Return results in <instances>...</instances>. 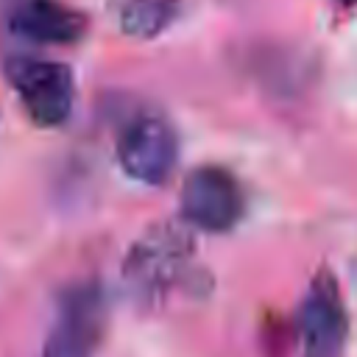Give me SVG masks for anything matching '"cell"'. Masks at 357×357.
<instances>
[{
  "label": "cell",
  "instance_id": "obj_1",
  "mask_svg": "<svg viewBox=\"0 0 357 357\" xmlns=\"http://www.w3.org/2000/svg\"><path fill=\"white\" fill-rule=\"evenodd\" d=\"M192 257L195 237L190 223L159 220L131 243L120 276L137 304L156 307L187 279Z\"/></svg>",
  "mask_w": 357,
  "mask_h": 357
},
{
  "label": "cell",
  "instance_id": "obj_2",
  "mask_svg": "<svg viewBox=\"0 0 357 357\" xmlns=\"http://www.w3.org/2000/svg\"><path fill=\"white\" fill-rule=\"evenodd\" d=\"M106 293L95 279L61 290L42 357H95L106 332Z\"/></svg>",
  "mask_w": 357,
  "mask_h": 357
},
{
  "label": "cell",
  "instance_id": "obj_3",
  "mask_svg": "<svg viewBox=\"0 0 357 357\" xmlns=\"http://www.w3.org/2000/svg\"><path fill=\"white\" fill-rule=\"evenodd\" d=\"M3 75L36 126L56 128L70 117L75 100V81L73 70L64 61L8 56L3 61Z\"/></svg>",
  "mask_w": 357,
  "mask_h": 357
},
{
  "label": "cell",
  "instance_id": "obj_4",
  "mask_svg": "<svg viewBox=\"0 0 357 357\" xmlns=\"http://www.w3.org/2000/svg\"><path fill=\"white\" fill-rule=\"evenodd\" d=\"M117 162L123 173L142 184H165L178 162V137L159 112L131 114L117 134Z\"/></svg>",
  "mask_w": 357,
  "mask_h": 357
},
{
  "label": "cell",
  "instance_id": "obj_5",
  "mask_svg": "<svg viewBox=\"0 0 357 357\" xmlns=\"http://www.w3.org/2000/svg\"><path fill=\"white\" fill-rule=\"evenodd\" d=\"M178 206L184 223L220 234L240 223L245 212V195L240 181L226 167L201 165L184 178Z\"/></svg>",
  "mask_w": 357,
  "mask_h": 357
},
{
  "label": "cell",
  "instance_id": "obj_6",
  "mask_svg": "<svg viewBox=\"0 0 357 357\" xmlns=\"http://www.w3.org/2000/svg\"><path fill=\"white\" fill-rule=\"evenodd\" d=\"M346 307L335 273L321 265L298 307L301 357H343L346 351Z\"/></svg>",
  "mask_w": 357,
  "mask_h": 357
},
{
  "label": "cell",
  "instance_id": "obj_7",
  "mask_svg": "<svg viewBox=\"0 0 357 357\" xmlns=\"http://www.w3.org/2000/svg\"><path fill=\"white\" fill-rule=\"evenodd\" d=\"M8 31L33 45H73L86 33V17L61 0H14Z\"/></svg>",
  "mask_w": 357,
  "mask_h": 357
},
{
  "label": "cell",
  "instance_id": "obj_8",
  "mask_svg": "<svg viewBox=\"0 0 357 357\" xmlns=\"http://www.w3.org/2000/svg\"><path fill=\"white\" fill-rule=\"evenodd\" d=\"M181 0H126L120 6V28L137 39H153L176 22Z\"/></svg>",
  "mask_w": 357,
  "mask_h": 357
},
{
  "label": "cell",
  "instance_id": "obj_9",
  "mask_svg": "<svg viewBox=\"0 0 357 357\" xmlns=\"http://www.w3.org/2000/svg\"><path fill=\"white\" fill-rule=\"evenodd\" d=\"M340 3H346V6H351V3H357V0H340Z\"/></svg>",
  "mask_w": 357,
  "mask_h": 357
}]
</instances>
